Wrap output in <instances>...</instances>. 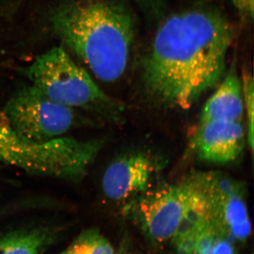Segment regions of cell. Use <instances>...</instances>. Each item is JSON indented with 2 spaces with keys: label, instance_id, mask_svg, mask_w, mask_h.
Wrapping results in <instances>:
<instances>
[{
  "label": "cell",
  "instance_id": "cell-9",
  "mask_svg": "<svg viewBox=\"0 0 254 254\" xmlns=\"http://www.w3.org/2000/svg\"><path fill=\"white\" fill-rule=\"evenodd\" d=\"M155 170L154 162L144 153L122 155L113 160L103 174V192L114 201L139 196L148 190Z\"/></svg>",
  "mask_w": 254,
  "mask_h": 254
},
{
  "label": "cell",
  "instance_id": "cell-7",
  "mask_svg": "<svg viewBox=\"0 0 254 254\" xmlns=\"http://www.w3.org/2000/svg\"><path fill=\"white\" fill-rule=\"evenodd\" d=\"M203 191L208 216L230 240L243 241L251 233V222L243 185L216 172L193 175Z\"/></svg>",
  "mask_w": 254,
  "mask_h": 254
},
{
  "label": "cell",
  "instance_id": "cell-6",
  "mask_svg": "<svg viewBox=\"0 0 254 254\" xmlns=\"http://www.w3.org/2000/svg\"><path fill=\"white\" fill-rule=\"evenodd\" d=\"M4 115L19 136L39 143L63 137L78 121L76 110L50 99L33 85L10 98Z\"/></svg>",
  "mask_w": 254,
  "mask_h": 254
},
{
  "label": "cell",
  "instance_id": "cell-11",
  "mask_svg": "<svg viewBox=\"0 0 254 254\" xmlns=\"http://www.w3.org/2000/svg\"><path fill=\"white\" fill-rule=\"evenodd\" d=\"M56 238V232L47 227H33L0 236V254H40Z\"/></svg>",
  "mask_w": 254,
  "mask_h": 254
},
{
  "label": "cell",
  "instance_id": "cell-20",
  "mask_svg": "<svg viewBox=\"0 0 254 254\" xmlns=\"http://www.w3.org/2000/svg\"><path fill=\"white\" fill-rule=\"evenodd\" d=\"M60 254H67V253H66V251H64V252H63V253Z\"/></svg>",
  "mask_w": 254,
  "mask_h": 254
},
{
  "label": "cell",
  "instance_id": "cell-1",
  "mask_svg": "<svg viewBox=\"0 0 254 254\" xmlns=\"http://www.w3.org/2000/svg\"><path fill=\"white\" fill-rule=\"evenodd\" d=\"M232 24L220 10L195 6L160 25L142 68V83L153 99L187 110L218 84L233 40Z\"/></svg>",
  "mask_w": 254,
  "mask_h": 254
},
{
  "label": "cell",
  "instance_id": "cell-19",
  "mask_svg": "<svg viewBox=\"0 0 254 254\" xmlns=\"http://www.w3.org/2000/svg\"><path fill=\"white\" fill-rule=\"evenodd\" d=\"M143 9L155 14L161 8L163 0H136Z\"/></svg>",
  "mask_w": 254,
  "mask_h": 254
},
{
  "label": "cell",
  "instance_id": "cell-15",
  "mask_svg": "<svg viewBox=\"0 0 254 254\" xmlns=\"http://www.w3.org/2000/svg\"><path fill=\"white\" fill-rule=\"evenodd\" d=\"M204 224L200 228H198V230H195L194 232L189 234L187 236L182 237L180 240L175 242L177 247V254H193L194 253L198 235H199L200 230H201Z\"/></svg>",
  "mask_w": 254,
  "mask_h": 254
},
{
  "label": "cell",
  "instance_id": "cell-12",
  "mask_svg": "<svg viewBox=\"0 0 254 254\" xmlns=\"http://www.w3.org/2000/svg\"><path fill=\"white\" fill-rule=\"evenodd\" d=\"M241 83L245 113L247 119V142L252 153L254 150V85L253 75L250 70H246L242 73Z\"/></svg>",
  "mask_w": 254,
  "mask_h": 254
},
{
  "label": "cell",
  "instance_id": "cell-16",
  "mask_svg": "<svg viewBox=\"0 0 254 254\" xmlns=\"http://www.w3.org/2000/svg\"><path fill=\"white\" fill-rule=\"evenodd\" d=\"M91 254H114L113 247L110 242L96 230L92 242Z\"/></svg>",
  "mask_w": 254,
  "mask_h": 254
},
{
  "label": "cell",
  "instance_id": "cell-8",
  "mask_svg": "<svg viewBox=\"0 0 254 254\" xmlns=\"http://www.w3.org/2000/svg\"><path fill=\"white\" fill-rule=\"evenodd\" d=\"M247 142L242 122L215 120L200 123L193 139V148L200 160L226 165L242 156Z\"/></svg>",
  "mask_w": 254,
  "mask_h": 254
},
{
  "label": "cell",
  "instance_id": "cell-3",
  "mask_svg": "<svg viewBox=\"0 0 254 254\" xmlns=\"http://www.w3.org/2000/svg\"><path fill=\"white\" fill-rule=\"evenodd\" d=\"M103 145L101 139L84 141L68 137L33 143L19 136L6 119L0 118V161L33 175L78 180Z\"/></svg>",
  "mask_w": 254,
  "mask_h": 254
},
{
  "label": "cell",
  "instance_id": "cell-13",
  "mask_svg": "<svg viewBox=\"0 0 254 254\" xmlns=\"http://www.w3.org/2000/svg\"><path fill=\"white\" fill-rule=\"evenodd\" d=\"M222 234L223 232L209 218L200 230L193 254H213L215 242Z\"/></svg>",
  "mask_w": 254,
  "mask_h": 254
},
{
  "label": "cell",
  "instance_id": "cell-14",
  "mask_svg": "<svg viewBox=\"0 0 254 254\" xmlns=\"http://www.w3.org/2000/svg\"><path fill=\"white\" fill-rule=\"evenodd\" d=\"M95 230H86L82 232L73 242L71 247L66 250L67 254H91L92 242Z\"/></svg>",
  "mask_w": 254,
  "mask_h": 254
},
{
  "label": "cell",
  "instance_id": "cell-18",
  "mask_svg": "<svg viewBox=\"0 0 254 254\" xmlns=\"http://www.w3.org/2000/svg\"><path fill=\"white\" fill-rule=\"evenodd\" d=\"M213 254H235L232 240L224 234L220 235L215 242Z\"/></svg>",
  "mask_w": 254,
  "mask_h": 254
},
{
  "label": "cell",
  "instance_id": "cell-17",
  "mask_svg": "<svg viewBox=\"0 0 254 254\" xmlns=\"http://www.w3.org/2000/svg\"><path fill=\"white\" fill-rule=\"evenodd\" d=\"M241 16L247 20H253L254 0H231Z\"/></svg>",
  "mask_w": 254,
  "mask_h": 254
},
{
  "label": "cell",
  "instance_id": "cell-10",
  "mask_svg": "<svg viewBox=\"0 0 254 254\" xmlns=\"http://www.w3.org/2000/svg\"><path fill=\"white\" fill-rule=\"evenodd\" d=\"M245 113L241 78L232 66L203 106L200 123L215 120L242 122Z\"/></svg>",
  "mask_w": 254,
  "mask_h": 254
},
{
  "label": "cell",
  "instance_id": "cell-4",
  "mask_svg": "<svg viewBox=\"0 0 254 254\" xmlns=\"http://www.w3.org/2000/svg\"><path fill=\"white\" fill-rule=\"evenodd\" d=\"M31 85L57 103L74 110H82L115 119L123 110L98 87L86 70L71 59L60 47L40 55L23 68Z\"/></svg>",
  "mask_w": 254,
  "mask_h": 254
},
{
  "label": "cell",
  "instance_id": "cell-5",
  "mask_svg": "<svg viewBox=\"0 0 254 254\" xmlns=\"http://www.w3.org/2000/svg\"><path fill=\"white\" fill-rule=\"evenodd\" d=\"M133 210L153 240L173 238L179 225L195 212L207 210L201 189L194 176L139 195Z\"/></svg>",
  "mask_w": 254,
  "mask_h": 254
},
{
  "label": "cell",
  "instance_id": "cell-2",
  "mask_svg": "<svg viewBox=\"0 0 254 254\" xmlns=\"http://www.w3.org/2000/svg\"><path fill=\"white\" fill-rule=\"evenodd\" d=\"M51 17L60 40L98 79L123 76L135 31L126 6L113 0H63Z\"/></svg>",
  "mask_w": 254,
  "mask_h": 254
}]
</instances>
